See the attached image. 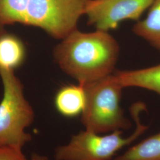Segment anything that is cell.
Instances as JSON below:
<instances>
[{"instance_id": "obj_1", "label": "cell", "mask_w": 160, "mask_h": 160, "mask_svg": "<svg viewBox=\"0 0 160 160\" xmlns=\"http://www.w3.org/2000/svg\"><path fill=\"white\" fill-rule=\"evenodd\" d=\"M118 42L109 32L75 29L53 49V57L65 73L82 86L112 74L119 55Z\"/></svg>"}, {"instance_id": "obj_2", "label": "cell", "mask_w": 160, "mask_h": 160, "mask_svg": "<svg viewBox=\"0 0 160 160\" xmlns=\"http://www.w3.org/2000/svg\"><path fill=\"white\" fill-rule=\"evenodd\" d=\"M88 0H0V33L20 23L39 28L63 39L77 29Z\"/></svg>"}, {"instance_id": "obj_3", "label": "cell", "mask_w": 160, "mask_h": 160, "mask_svg": "<svg viewBox=\"0 0 160 160\" xmlns=\"http://www.w3.org/2000/svg\"><path fill=\"white\" fill-rule=\"evenodd\" d=\"M84 87L86 102L81 121L86 130L100 134L131 126L120 106L124 87L114 72Z\"/></svg>"}, {"instance_id": "obj_4", "label": "cell", "mask_w": 160, "mask_h": 160, "mask_svg": "<svg viewBox=\"0 0 160 160\" xmlns=\"http://www.w3.org/2000/svg\"><path fill=\"white\" fill-rule=\"evenodd\" d=\"M3 96L0 102V147L22 148L32 136L26 132L34 120L33 109L24 94V87L14 70L0 68Z\"/></svg>"}, {"instance_id": "obj_5", "label": "cell", "mask_w": 160, "mask_h": 160, "mask_svg": "<svg viewBox=\"0 0 160 160\" xmlns=\"http://www.w3.org/2000/svg\"><path fill=\"white\" fill-rule=\"evenodd\" d=\"M140 106H133L131 114L136 123L134 132L129 137H122L123 131L100 136L86 130L72 136L68 144L56 149L55 158L57 160H111L120 149L135 141L148 129L141 124L139 118Z\"/></svg>"}, {"instance_id": "obj_6", "label": "cell", "mask_w": 160, "mask_h": 160, "mask_svg": "<svg viewBox=\"0 0 160 160\" xmlns=\"http://www.w3.org/2000/svg\"><path fill=\"white\" fill-rule=\"evenodd\" d=\"M154 0H88L84 15L88 24L109 32L127 20L139 21Z\"/></svg>"}, {"instance_id": "obj_7", "label": "cell", "mask_w": 160, "mask_h": 160, "mask_svg": "<svg viewBox=\"0 0 160 160\" xmlns=\"http://www.w3.org/2000/svg\"><path fill=\"white\" fill-rule=\"evenodd\" d=\"M114 74L124 88L139 87L160 95V63L146 68L116 71Z\"/></svg>"}, {"instance_id": "obj_8", "label": "cell", "mask_w": 160, "mask_h": 160, "mask_svg": "<svg viewBox=\"0 0 160 160\" xmlns=\"http://www.w3.org/2000/svg\"><path fill=\"white\" fill-rule=\"evenodd\" d=\"M84 87L80 84L61 87L55 97V106L60 114L72 118L81 114L86 105Z\"/></svg>"}, {"instance_id": "obj_9", "label": "cell", "mask_w": 160, "mask_h": 160, "mask_svg": "<svg viewBox=\"0 0 160 160\" xmlns=\"http://www.w3.org/2000/svg\"><path fill=\"white\" fill-rule=\"evenodd\" d=\"M26 56V47L17 36L0 33V68L14 70L23 64Z\"/></svg>"}, {"instance_id": "obj_10", "label": "cell", "mask_w": 160, "mask_h": 160, "mask_svg": "<svg viewBox=\"0 0 160 160\" xmlns=\"http://www.w3.org/2000/svg\"><path fill=\"white\" fill-rule=\"evenodd\" d=\"M133 32L160 51V0H154L147 17L138 21Z\"/></svg>"}, {"instance_id": "obj_11", "label": "cell", "mask_w": 160, "mask_h": 160, "mask_svg": "<svg viewBox=\"0 0 160 160\" xmlns=\"http://www.w3.org/2000/svg\"><path fill=\"white\" fill-rule=\"evenodd\" d=\"M114 160H160V132L132 147Z\"/></svg>"}, {"instance_id": "obj_12", "label": "cell", "mask_w": 160, "mask_h": 160, "mask_svg": "<svg viewBox=\"0 0 160 160\" xmlns=\"http://www.w3.org/2000/svg\"><path fill=\"white\" fill-rule=\"evenodd\" d=\"M0 160H28L22 148L14 147H0Z\"/></svg>"}, {"instance_id": "obj_13", "label": "cell", "mask_w": 160, "mask_h": 160, "mask_svg": "<svg viewBox=\"0 0 160 160\" xmlns=\"http://www.w3.org/2000/svg\"><path fill=\"white\" fill-rule=\"evenodd\" d=\"M30 160H48V159L46 156L41 155L38 154H33L31 156ZM54 160H57L55 159Z\"/></svg>"}]
</instances>
